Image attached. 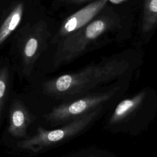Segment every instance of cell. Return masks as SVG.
Listing matches in <instances>:
<instances>
[{
	"mask_svg": "<svg viewBox=\"0 0 157 157\" xmlns=\"http://www.w3.org/2000/svg\"><path fill=\"white\" fill-rule=\"evenodd\" d=\"M124 60H110L91 65L81 71L66 74L43 83L44 92L56 97H68L84 93L88 90L121 76L128 69Z\"/></svg>",
	"mask_w": 157,
	"mask_h": 157,
	"instance_id": "obj_1",
	"label": "cell"
},
{
	"mask_svg": "<svg viewBox=\"0 0 157 157\" xmlns=\"http://www.w3.org/2000/svg\"><path fill=\"white\" fill-rule=\"evenodd\" d=\"M116 25L115 18L102 16L62 38L58 42L55 55L54 66H59L75 58L86 49L89 44L107 31L115 27Z\"/></svg>",
	"mask_w": 157,
	"mask_h": 157,
	"instance_id": "obj_2",
	"label": "cell"
},
{
	"mask_svg": "<svg viewBox=\"0 0 157 157\" xmlns=\"http://www.w3.org/2000/svg\"><path fill=\"white\" fill-rule=\"evenodd\" d=\"M100 108L101 107H99L58 129L47 130L39 126L34 136L18 142V146L21 148L31 150L33 153H38L45 148L80 132L96 117Z\"/></svg>",
	"mask_w": 157,
	"mask_h": 157,
	"instance_id": "obj_3",
	"label": "cell"
},
{
	"mask_svg": "<svg viewBox=\"0 0 157 157\" xmlns=\"http://www.w3.org/2000/svg\"><path fill=\"white\" fill-rule=\"evenodd\" d=\"M118 90V88H115L107 92L85 96L63 104L54 107L45 117L52 123L75 120L108 101Z\"/></svg>",
	"mask_w": 157,
	"mask_h": 157,
	"instance_id": "obj_4",
	"label": "cell"
},
{
	"mask_svg": "<svg viewBox=\"0 0 157 157\" xmlns=\"http://www.w3.org/2000/svg\"><path fill=\"white\" fill-rule=\"evenodd\" d=\"M108 1V0H96L68 17L61 24L52 42H58L62 38L88 24L102 10Z\"/></svg>",
	"mask_w": 157,
	"mask_h": 157,
	"instance_id": "obj_5",
	"label": "cell"
},
{
	"mask_svg": "<svg viewBox=\"0 0 157 157\" xmlns=\"http://www.w3.org/2000/svg\"><path fill=\"white\" fill-rule=\"evenodd\" d=\"M47 32L44 24L38 23L34 26L32 32L26 36L22 44L23 64L28 73H30L34 63L44 49Z\"/></svg>",
	"mask_w": 157,
	"mask_h": 157,
	"instance_id": "obj_6",
	"label": "cell"
},
{
	"mask_svg": "<svg viewBox=\"0 0 157 157\" xmlns=\"http://www.w3.org/2000/svg\"><path fill=\"white\" fill-rule=\"evenodd\" d=\"M31 122V118L24 105L18 101H14L9 113V132L15 137H24Z\"/></svg>",
	"mask_w": 157,
	"mask_h": 157,
	"instance_id": "obj_7",
	"label": "cell"
},
{
	"mask_svg": "<svg viewBox=\"0 0 157 157\" xmlns=\"http://www.w3.org/2000/svg\"><path fill=\"white\" fill-rule=\"evenodd\" d=\"M145 94V91H142L132 98L121 101L113 110L109 119V124H115L125 119L142 104Z\"/></svg>",
	"mask_w": 157,
	"mask_h": 157,
	"instance_id": "obj_8",
	"label": "cell"
},
{
	"mask_svg": "<svg viewBox=\"0 0 157 157\" xmlns=\"http://www.w3.org/2000/svg\"><path fill=\"white\" fill-rule=\"evenodd\" d=\"M24 6L22 2L17 4L0 26V45L2 44L20 23Z\"/></svg>",
	"mask_w": 157,
	"mask_h": 157,
	"instance_id": "obj_9",
	"label": "cell"
},
{
	"mask_svg": "<svg viewBox=\"0 0 157 157\" xmlns=\"http://www.w3.org/2000/svg\"><path fill=\"white\" fill-rule=\"evenodd\" d=\"M157 25V0H146L144 7L142 31H151Z\"/></svg>",
	"mask_w": 157,
	"mask_h": 157,
	"instance_id": "obj_10",
	"label": "cell"
},
{
	"mask_svg": "<svg viewBox=\"0 0 157 157\" xmlns=\"http://www.w3.org/2000/svg\"><path fill=\"white\" fill-rule=\"evenodd\" d=\"M9 83V72L6 67L0 69V118L7 93Z\"/></svg>",
	"mask_w": 157,
	"mask_h": 157,
	"instance_id": "obj_11",
	"label": "cell"
},
{
	"mask_svg": "<svg viewBox=\"0 0 157 157\" xmlns=\"http://www.w3.org/2000/svg\"><path fill=\"white\" fill-rule=\"evenodd\" d=\"M89 0H68V2L72 3H82Z\"/></svg>",
	"mask_w": 157,
	"mask_h": 157,
	"instance_id": "obj_12",
	"label": "cell"
},
{
	"mask_svg": "<svg viewBox=\"0 0 157 157\" xmlns=\"http://www.w3.org/2000/svg\"><path fill=\"white\" fill-rule=\"evenodd\" d=\"M108 1H110V2H112V3H114V4H118V3H121L123 1H124L125 0H108Z\"/></svg>",
	"mask_w": 157,
	"mask_h": 157,
	"instance_id": "obj_13",
	"label": "cell"
}]
</instances>
